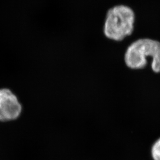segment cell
Segmentation results:
<instances>
[{"label":"cell","mask_w":160,"mask_h":160,"mask_svg":"<svg viewBox=\"0 0 160 160\" xmlns=\"http://www.w3.org/2000/svg\"><path fill=\"white\" fill-rule=\"evenodd\" d=\"M22 112V106L17 96L9 89H0V121L16 120Z\"/></svg>","instance_id":"obj_3"},{"label":"cell","mask_w":160,"mask_h":160,"mask_svg":"<svg viewBox=\"0 0 160 160\" xmlns=\"http://www.w3.org/2000/svg\"><path fill=\"white\" fill-rule=\"evenodd\" d=\"M135 12L131 7L118 5L108 11L103 28L104 36L110 40L120 42L134 30Z\"/></svg>","instance_id":"obj_2"},{"label":"cell","mask_w":160,"mask_h":160,"mask_svg":"<svg viewBox=\"0 0 160 160\" xmlns=\"http://www.w3.org/2000/svg\"><path fill=\"white\" fill-rule=\"evenodd\" d=\"M151 154L154 160H160V138L153 144L151 149Z\"/></svg>","instance_id":"obj_4"},{"label":"cell","mask_w":160,"mask_h":160,"mask_svg":"<svg viewBox=\"0 0 160 160\" xmlns=\"http://www.w3.org/2000/svg\"><path fill=\"white\" fill-rule=\"evenodd\" d=\"M151 58V68L155 73L160 72V42L149 38L139 39L126 49L124 60L132 69H141L147 65L148 58Z\"/></svg>","instance_id":"obj_1"}]
</instances>
